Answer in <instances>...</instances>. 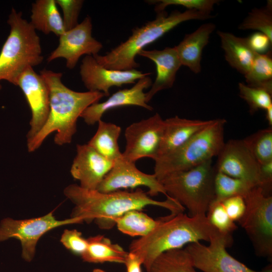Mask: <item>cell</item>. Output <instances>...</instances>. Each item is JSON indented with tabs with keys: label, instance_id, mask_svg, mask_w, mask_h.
Segmentation results:
<instances>
[{
	"label": "cell",
	"instance_id": "6da1fadb",
	"mask_svg": "<svg viewBox=\"0 0 272 272\" xmlns=\"http://www.w3.org/2000/svg\"><path fill=\"white\" fill-rule=\"evenodd\" d=\"M64 194L75 205L71 218L80 219L82 223L95 221L102 229H110L114 220L127 211L140 210L149 206L168 210L170 215L183 213L185 208L169 196L164 201L155 200L141 189L134 192L117 190L103 193L97 190L84 189L79 185L72 184L63 190Z\"/></svg>",
	"mask_w": 272,
	"mask_h": 272
},
{
	"label": "cell",
	"instance_id": "7a4b0ae2",
	"mask_svg": "<svg viewBox=\"0 0 272 272\" xmlns=\"http://www.w3.org/2000/svg\"><path fill=\"white\" fill-rule=\"evenodd\" d=\"M40 73L49 90V111L41 129L27 142L29 152L37 150L48 135L54 132L56 145L62 146L71 143L77 131L78 119L83 112L105 96L102 92H82L70 89L62 82L61 73L46 69L42 70Z\"/></svg>",
	"mask_w": 272,
	"mask_h": 272
},
{
	"label": "cell",
	"instance_id": "3957f363",
	"mask_svg": "<svg viewBox=\"0 0 272 272\" xmlns=\"http://www.w3.org/2000/svg\"><path fill=\"white\" fill-rule=\"evenodd\" d=\"M161 223L146 236L133 240L129 252L137 255L148 271L155 259L170 250L201 240L209 242L219 233L206 215L188 216L181 213L162 217Z\"/></svg>",
	"mask_w": 272,
	"mask_h": 272
},
{
	"label": "cell",
	"instance_id": "277c9868",
	"mask_svg": "<svg viewBox=\"0 0 272 272\" xmlns=\"http://www.w3.org/2000/svg\"><path fill=\"white\" fill-rule=\"evenodd\" d=\"M214 17L211 14L193 10L183 12L177 10L168 15L163 11L156 18L132 31L128 38L104 55L93 56L97 62L105 68L126 71L139 66L135 60L137 55L148 45L154 42L179 24L189 20H206Z\"/></svg>",
	"mask_w": 272,
	"mask_h": 272
},
{
	"label": "cell",
	"instance_id": "5b68a950",
	"mask_svg": "<svg viewBox=\"0 0 272 272\" xmlns=\"http://www.w3.org/2000/svg\"><path fill=\"white\" fill-rule=\"evenodd\" d=\"M7 23L10 33L0 52V90L2 81L16 85L17 79L24 70L43 60L40 38L22 13L12 8Z\"/></svg>",
	"mask_w": 272,
	"mask_h": 272
},
{
	"label": "cell",
	"instance_id": "8992f818",
	"mask_svg": "<svg viewBox=\"0 0 272 272\" xmlns=\"http://www.w3.org/2000/svg\"><path fill=\"white\" fill-rule=\"evenodd\" d=\"M226 120L218 118L171 152L155 161L154 173L160 181L166 175L192 168L217 156L225 142Z\"/></svg>",
	"mask_w": 272,
	"mask_h": 272
},
{
	"label": "cell",
	"instance_id": "52a82bcc",
	"mask_svg": "<svg viewBox=\"0 0 272 272\" xmlns=\"http://www.w3.org/2000/svg\"><path fill=\"white\" fill-rule=\"evenodd\" d=\"M216 171L212 160L188 170L172 173L160 181L167 195L189 211L190 216L206 215L215 199Z\"/></svg>",
	"mask_w": 272,
	"mask_h": 272
},
{
	"label": "cell",
	"instance_id": "ba28073f",
	"mask_svg": "<svg viewBox=\"0 0 272 272\" xmlns=\"http://www.w3.org/2000/svg\"><path fill=\"white\" fill-rule=\"evenodd\" d=\"M246 209L238 221L248 236L255 254L272 259V196L258 186L244 197Z\"/></svg>",
	"mask_w": 272,
	"mask_h": 272
},
{
	"label": "cell",
	"instance_id": "9c48e42d",
	"mask_svg": "<svg viewBox=\"0 0 272 272\" xmlns=\"http://www.w3.org/2000/svg\"><path fill=\"white\" fill-rule=\"evenodd\" d=\"M52 213L25 220L4 219L0 223V242L10 238L19 240L22 246V258L27 262L31 261L35 256L37 243L45 233L58 227L82 223L75 218L58 220Z\"/></svg>",
	"mask_w": 272,
	"mask_h": 272
},
{
	"label": "cell",
	"instance_id": "30bf717a",
	"mask_svg": "<svg viewBox=\"0 0 272 272\" xmlns=\"http://www.w3.org/2000/svg\"><path fill=\"white\" fill-rule=\"evenodd\" d=\"M232 243V236L219 234L210 239L208 245L193 242L185 249L194 267L203 272H272L271 264L257 271L236 259L226 250Z\"/></svg>",
	"mask_w": 272,
	"mask_h": 272
},
{
	"label": "cell",
	"instance_id": "8fae6325",
	"mask_svg": "<svg viewBox=\"0 0 272 272\" xmlns=\"http://www.w3.org/2000/svg\"><path fill=\"white\" fill-rule=\"evenodd\" d=\"M164 120L158 113L129 125L125 130L126 146L122 153L125 160L135 162L144 157L155 160L158 155Z\"/></svg>",
	"mask_w": 272,
	"mask_h": 272
},
{
	"label": "cell",
	"instance_id": "7c38bea8",
	"mask_svg": "<svg viewBox=\"0 0 272 272\" xmlns=\"http://www.w3.org/2000/svg\"><path fill=\"white\" fill-rule=\"evenodd\" d=\"M92 31L91 19L87 16L81 23L59 36L58 45L48 56L47 62L63 58L66 60V66L73 69L83 55L97 54L103 45L92 37Z\"/></svg>",
	"mask_w": 272,
	"mask_h": 272
},
{
	"label": "cell",
	"instance_id": "4fadbf2b",
	"mask_svg": "<svg viewBox=\"0 0 272 272\" xmlns=\"http://www.w3.org/2000/svg\"><path fill=\"white\" fill-rule=\"evenodd\" d=\"M217 157L216 171L259 187L260 164L243 139L225 143Z\"/></svg>",
	"mask_w": 272,
	"mask_h": 272
},
{
	"label": "cell",
	"instance_id": "5bb4252c",
	"mask_svg": "<svg viewBox=\"0 0 272 272\" xmlns=\"http://www.w3.org/2000/svg\"><path fill=\"white\" fill-rule=\"evenodd\" d=\"M23 92L31 112L27 142L31 141L44 124L49 111L50 95L44 80L32 67L24 70L18 77L16 85Z\"/></svg>",
	"mask_w": 272,
	"mask_h": 272
},
{
	"label": "cell",
	"instance_id": "9a60e30c",
	"mask_svg": "<svg viewBox=\"0 0 272 272\" xmlns=\"http://www.w3.org/2000/svg\"><path fill=\"white\" fill-rule=\"evenodd\" d=\"M146 186L148 194L156 196L162 193L169 197L161 182L153 174L145 173L139 170L135 162L124 159L122 155L115 161L114 164L98 186L97 190L103 193L119 190L122 188H134Z\"/></svg>",
	"mask_w": 272,
	"mask_h": 272
},
{
	"label": "cell",
	"instance_id": "2e32d148",
	"mask_svg": "<svg viewBox=\"0 0 272 272\" xmlns=\"http://www.w3.org/2000/svg\"><path fill=\"white\" fill-rule=\"evenodd\" d=\"M80 73L82 81L89 91L102 92L105 96L109 95L111 87L132 84L151 74L143 73L136 69L126 71L108 69L99 64L92 55H86L83 59Z\"/></svg>",
	"mask_w": 272,
	"mask_h": 272
},
{
	"label": "cell",
	"instance_id": "e0dca14e",
	"mask_svg": "<svg viewBox=\"0 0 272 272\" xmlns=\"http://www.w3.org/2000/svg\"><path fill=\"white\" fill-rule=\"evenodd\" d=\"M71 174L80 182L79 186L88 190H97L115 161L104 157L86 144H78Z\"/></svg>",
	"mask_w": 272,
	"mask_h": 272
},
{
	"label": "cell",
	"instance_id": "ac0fdd59",
	"mask_svg": "<svg viewBox=\"0 0 272 272\" xmlns=\"http://www.w3.org/2000/svg\"><path fill=\"white\" fill-rule=\"evenodd\" d=\"M152 85V80L146 76L138 80L129 89L119 90L113 94L106 100L97 102L88 106L82 113L80 117L88 125H93L101 119L107 111L125 106H138L152 111L153 108L146 101L145 89Z\"/></svg>",
	"mask_w": 272,
	"mask_h": 272
},
{
	"label": "cell",
	"instance_id": "d6986e66",
	"mask_svg": "<svg viewBox=\"0 0 272 272\" xmlns=\"http://www.w3.org/2000/svg\"><path fill=\"white\" fill-rule=\"evenodd\" d=\"M138 54L152 60L156 67L155 80L146 93V101L148 103L158 92L173 86L176 74L182 65L175 47H167L162 50L143 49Z\"/></svg>",
	"mask_w": 272,
	"mask_h": 272
},
{
	"label": "cell",
	"instance_id": "ffe728a7",
	"mask_svg": "<svg viewBox=\"0 0 272 272\" xmlns=\"http://www.w3.org/2000/svg\"><path fill=\"white\" fill-rule=\"evenodd\" d=\"M213 120L189 119L178 116L164 120L163 135L156 159L180 147L209 125Z\"/></svg>",
	"mask_w": 272,
	"mask_h": 272
},
{
	"label": "cell",
	"instance_id": "44dd1931",
	"mask_svg": "<svg viewBox=\"0 0 272 272\" xmlns=\"http://www.w3.org/2000/svg\"><path fill=\"white\" fill-rule=\"evenodd\" d=\"M215 28L214 23H207L192 33L185 35L183 40L175 46L182 65L187 67L195 74L201 72L202 51Z\"/></svg>",
	"mask_w": 272,
	"mask_h": 272
},
{
	"label": "cell",
	"instance_id": "7402d4cb",
	"mask_svg": "<svg viewBox=\"0 0 272 272\" xmlns=\"http://www.w3.org/2000/svg\"><path fill=\"white\" fill-rule=\"evenodd\" d=\"M217 34L226 60L244 76L250 70L257 54L250 46L247 37H240L221 31H218Z\"/></svg>",
	"mask_w": 272,
	"mask_h": 272
},
{
	"label": "cell",
	"instance_id": "603a6c76",
	"mask_svg": "<svg viewBox=\"0 0 272 272\" xmlns=\"http://www.w3.org/2000/svg\"><path fill=\"white\" fill-rule=\"evenodd\" d=\"M30 23L35 30L46 35L53 33L60 36L65 31L55 0H37L33 3Z\"/></svg>",
	"mask_w": 272,
	"mask_h": 272
},
{
	"label": "cell",
	"instance_id": "cb8c5ba5",
	"mask_svg": "<svg viewBox=\"0 0 272 272\" xmlns=\"http://www.w3.org/2000/svg\"><path fill=\"white\" fill-rule=\"evenodd\" d=\"M88 246L81 255L84 261L91 263L106 262L124 263L128 252L108 238L98 235L87 239Z\"/></svg>",
	"mask_w": 272,
	"mask_h": 272
},
{
	"label": "cell",
	"instance_id": "d4e9b609",
	"mask_svg": "<svg viewBox=\"0 0 272 272\" xmlns=\"http://www.w3.org/2000/svg\"><path fill=\"white\" fill-rule=\"evenodd\" d=\"M98 123L95 134L87 144L104 157L115 161L122 156L118 143L121 127L101 119Z\"/></svg>",
	"mask_w": 272,
	"mask_h": 272
},
{
	"label": "cell",
	"instance_id": "484cf974",
	"mask_svg": "<svg viewBox=\"0 0 272 272\" xmlns=\"http://www.w3.org/2000/svg\"><path fill=\"white\" fill-rule=\"evenodd\" d=\"M154 220L139 210L126 212L115 220V224L121 232L134 237H144L149 234L162 222Z\"/></svg>",
	"mask_w": 272,
	"mask_h": 272
},
{
	"label": "cell",
	"instance_id": "4316f807",
	"mask_svg": "<svg viewBox=\"0 0 272 272\" xmlns=\"http://www.w3.org/2000/svg\"><path fill=\"white\" fill-rule=\"evenodd\" d=\"M147 272H197L185 248L165 251L158 256Z\"/></svg>",
	"mask_w": 272,
	"mask_h": 272
},
{
	"label": "cell",
	"instance_id": "83f0119b",
	"mask_svg": "<svg viewBox=\"0 0 272 272\" xmlns=\"http://www.w3.org/2000/svg\"><path fill=\"white\" fill-rule=\"evenodd\" d=\"M246 85L262 89L272 94V53H257L252 64L244 76Z\"/></svg>",
	"mask_w": 272,
	"mask_h": 272
},
{
	"label": "cell",
	"instance_id": "f1b7e54d",
	"mask_svg": "<svg viewBox=\"0 0 272 272\" xmlns=\"http://www.w3.org/2000/svg\"><path fill=\"white\" fill-rule=\"evenodd\" d=\"M215 199L220 201L235 196L244 197L255 186L241 179L216 171L214 180Z\"/></svg>",
	"mask_w": 272,
	"mask_h": 272
},
{
	"label": "cell",
	"instance_id": "f546056e",
	"mask_svg": "<svg viewBox=\"0 0 272 272\" xmlns=\"http://www.w3.org/2000/svg\"><path fill=\"white\" fill-rule=\"evenodd\" d=\"M241 30H257L265 35L272 42V1L260 8H254L238 26Z\"/></svg>",
	"mask_w": 272,
	"mask_h": 272
},
{
	"label": "cell",
	"instance_id": "4dcf8cb0",
	"mask_svg": "<svg viewBox=\"0 0 272 272\" xmlns=\"http://www.w3.org/2000/svg\"><path fill=\"white\" fill-rule=\"evenodd\" d=\"M259 164L272 161V127L260 129L243 139Z\"/></svg>",
	"mask_w": 272,
	"mask_h": 272
},
{
	"label": "cell",
	"instance_id": "1f68e13d",
	"mask_svg": "<svg viewBox=\"0 0 272 272\" xmlns=\"http://www.w3.org/2000/svg\"><path fill=\"white\" fill-rule=\"evenodd\" d=\"M206 216L211 224L223 235L232 236L237 228L226 213L222 201L215 199L209 206Z\"/></svg>",
	"mask_w": 272,
	"mask_h": 272
},
{
	"label": "cell",
	"instance_id": "d6a6232c",
	"mask_svg": "<svg viewBox=\"0 0 272 272\" xmlns=\"http://www.w3.org/2000/svg\"><path fill=\"white\" fill-rule=\"evenodd\" d=\"M238 89L239 96L247 103L251 114L272 106V94L265 90L250 87L243 83L238 84Z\"/></svg>",
	"mask_w": 272,
	"mask_h": 272
},
{
	"label": "cell",
	"instance_id": "836d02e7",
	"mask_svg": "<svg viewBox=\"0 0 272 272\" xmlns=\"http://www.w3.org/2000/svg\"><path fill=\"white\" fill-rule=\"evenodd\" d=\"M155 8L157 14L165 11V8L171 5L183 6L187 10H193L211 14L214 7L219 3L218 0H160Z\"/></svg>",
	"mask_w": 272,
	"mask_h": 272
},
{
	"label": "cell",
	"instance_id": "e575fe53",
	"mask_svg": "<svg viewBox=\"0 0 272 272\" xmlns=\"http://www.w3.org/2000/svg\"><path fill=\"white\" fill-rule=\"evenodd\" d=\"M63 13V22L65 31L75 27L79 23V15L84 1L82 0H55Z\"/></svg>",
	"mask_w": 272,
	"mask_h": 272
},
{
	"label": "cell",
	"instance_id": "d590c367",
	"mask_svg": "<svg viewBox=\"0 0 272 272\" xmlns=\"http://www.w3.org/2000/svg\"><path fill=\"white\" fill-rule=\"evenodd\" d=\"M60 241L66 249L81 256L85 252L88 246L87 239H85L82 233L76 229L65 230Z\"/></svg>",
	"mask_w": 272,
	"mask_h": 272
},
{
	"label": "cell",
	"instance_id": "8d00e7d4",
	"mask_svg": "<svg viewBox=\"0 0 272 272\" xmlns=\"http://www.w3.org/2000/svg\"><path fill=\"white\" fill-rule=\"evenodd\" d=\"M222 201L229 217L234 222H238L245 211L246 205L244 198L241 196H235L227 198Z\"/></svg>",
	"mask_w": 272,
	"mask_h": 272
},
{
	"label": "cell",
	"instance_id": "74e56055",
	"mask_svg": "<svg viewBox=\"0 0 272 272\" xmlns=\"http://www.w3.org/2000/svg\"><path fill=\"white\" fill-rule=\"evenodd\" d=\"M272 185V161L260 164L259 185L263 193L270 195Z\"/></svg>",
	"mask_w": 272,
	"mask_h": 272
},
{
	"label": "cell",
	"instance_id": "f35d334b",
	"mask_svg": "<svg viewBox=\"0 0 272 272\" xmlns=\"http://www.w3.org/2000/svg\"><path fill=\"white\" fill-rule=\"evenodd\" d=\"M251 48L256 52L261 53L272 46V42L264 34L258 32L247 37Z\"/></svg>",
	"mask_w": 272,
	"mask_h": 272
},
{
	"label": "cell",
	"instance_id": "ab89813d",
	"mask_svg": "<svg viewBox=\"0 0 272 272\" xmlns=\"http://www.w3.org/2000/svg\"><path fill=\"white\" fill-rule=\"evenodd\" d=\"M124 263L126 266V272H142V261L133 253L128 252Z\"/></svg>",
	"mask_w": 272,
	"mask_h": 272
},
{
	"label": "cell",
	"instance_id": "60d3db41",
	"mask_svg": "<svg viewBox=\"0 0 272 272\" xmlns=\"http://www.w3.org/2000/svg\"><path fill=\"white\" fill-rule=\"evenodd\" d=\"M265 110V118L269 125L271 127L272 125V106L268 107Z\"/></svg>",
	"mask_w": 272,
	"mask_h": 272
},
{
	"label": "cell",
	"instance_id": "b9f144b4",
	"mask_svg": "<svg viewBox=\"0 0 272 272\" xmlns=\"http://www.w3.org/2000/svg\"><path fill=\"white\" fill-rule=\"evenodd\" d=\"M93 272H106V271L100 268H95L93 270Z\"/></svg>",
	"mask_w": 272,
	"mask_h": 272
}]
</instances>
